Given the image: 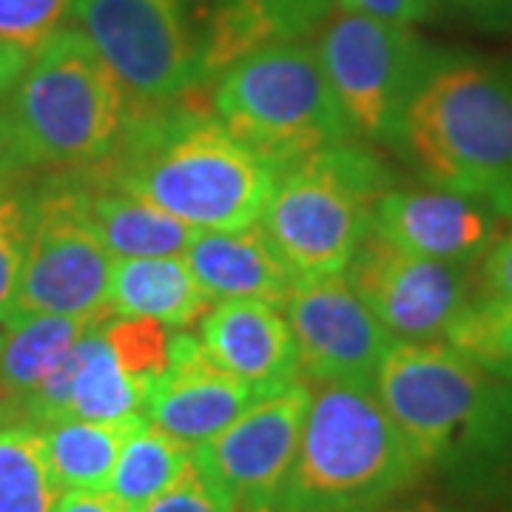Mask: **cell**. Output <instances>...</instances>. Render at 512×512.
Wrapping results in <instances>:
<instances>
[{"label":"cell","instance_id":"1","mask_svg":"<svg viewBox=\"0 0 512 512\" xmlns=\"http://www.w3.org/2000/svg\"><path fill=\"white\" fill-rule=\"evenodd\" d=\"M194 94V92H191ZM185 94L163 106H131L126 131L86 180L134 194L197 231H242L262 220L276 168Z\"/></svg>","mask_w":512,"mask_h":512},{"label":"cell","instance_id":"2","mask_svg":"<svg viewBox=\"0 0 512 512\" xmlns=\"http://www.w3.org/2000/svg\"><path fill=\"white\" fill-rule=\"evenodd\" d=\"M376 396L424 473L476 493L512 470V384L453 345L396 339L376 373Z\"/></svg>","mask_w":512,"mask_h":512},{"label":"cell","instance_id":"3","mask_svg":"<svg viewBox=\"0 0 512 512\" xmlns=\"http://www.w3.org/2000/svg\"><path fill=\"white\" fill-rule=\"evenodd\" d=\"M399 143L424 183L512 220V74L439 55L407 106Z\"/></svg>","mask_w":512,"mask_h":512},{"label":"cell","instance_id":"4","mask_svg":"<svg viewBox=\"0 0 512 512\" xmlns=\"http://www.w3.org/2000/svg\"><path fill=\"white\" fill-rule=\"evenodd\" d=\"M308 390L311 402L276 512H370L419 487L427 473L376 387L319 382Z\"/></svg>","mask_w":512,"mask_h":512},{"label":"cell","instance_id":"5","mask_svg":"<svg viewBox=\"0 0 512 512\" xmlns=\"http://www.w3.org/2000/svg\"><path fill=\"white\" fill-rule=\"evenodd\" d=\"M131 100L80 29H57L12 89L0 177L29 168H89L126 131Z\"/></svg>","mask_w":512,"mask_h":512},{"label":"cell","instance_id":"6","mask_svg":"<svg viewBox=\"0 0 512 512\" xmlns=\"http://www.w3.org/2000/svg\"><path fill=\"white\" fill-rule=\"evenodd\" d=\"M208 103L276 174L353 137L316 46L302 40H274L239 57L217 77Z\"/></svg>","mask_w":512,"mask_h":512},{"label":"cell","instance_id":"7","mask_svg":"<svg viewBox=\"0 0 512 512\" xmlns=\"http://www.w3.org/2000/svg\"><path fill=\"white\" fill-rule=\"evenodd\" d=\"M390 188L379 157L345 140L279 174L259 228L296 279L345 274Z\"/></svg>","mask_w":512,"mask_h":512},{"label":"cell","instance_id":"8","mask_svg":"<svg viewBox=\"0 0 512 512\" xmlns=\"http://www.w3.org/2000/svg\"><path fill=\"white\" fill-rule=\"evenodd\" d=\"M316 55L353 134L399 140L404 114L439 52L410 26L336 12L322 23Z\"/></svg>","mask_w":512,"mask_h":512},{"label":"cell","instance_id":"9","mask_svg":"<svg viewBox=\"0 0 512 512\" xmlns=\"http://www.w3.org/2000/svg\"><path fill=\"white\" fill-rule=\"evenodd\" d=\"M69 15L131 106H163L205 86L183 0H72Z\"/></svg>","mask_w":512,"mask_h":512},{"label":"cell","instance_id":"10","mask_svg":"<svg viewBox=\"0 0 512 512\" xmlns=\"http://www.w3.org/2000/svg\"><path fill=\"white\" fill-rule=\"evenodd\" d=\"M29 242L15 308L20 313L103 316L114 256L86 217L77 180L26 197Z\"/></svg>","mask_w":512,"mask_h":512},{"label":"cell","instance_id":"11","mask_svg":"<svg viewBox=\"0 0 512 512\" xmlns=\"http://www.w3.org/2000/svg\"><path fill=\"white\" fill-rule=\"evenodd\" d=\"M345 279L384 328L407 342L447 336L478 293L470 265L413 254L376 228L359 242Z\"/></svg>","mask_w":512,"mask_h":512},{"label":"cell","instance_id":"12","mask_svg":"<svg viewBox=\"0 0 512 512\" xmlns=\"http://www.w3.org/2000/svg\"><path fill=\"white\" fill-rule=\"evenodd\" d=\"M311 402L293 382L248 407L234 424L194 447V464L231 512H276Z\"/></svg>","mask_w":512,"mask_h":512},{"label":"cell","instance_id":"13","mask_svg":"<svg viewBox=\"0 0 512 512\" xmlns=\"http://www.w3.org/2000/svg\"><path fill=\"white\" fill-rule=\"evenodd\" d=\"M282 311L296 339L302 382L376 387L396 336L356 296L345 274L296 279Z\"/></svg>","mask_w":512,"mask_h":512},{"label":"cell","instance_id":"14","mask_svg":"<svg viewBox=\"0 0 512 512\" xmlns=\"http://www.w3.org/2000/svg\"><path fill=\"white\" fill-rule=\"evenodd\" d=\"M271 393L276 390L242 382L214 365L194 333L174 330L168 367L148 387L143 416L168 436L197 447Z\"/></svg>","mask_w":512,"mask_h":512},{"label":"cell","instance_id":"15","mask_svg":"<svg viewBox=\"0 0 512 512\" xmlns=\"http://www.w3.org/2000/svg\"><path fill=\"white\" fill-rule=\"evenodd\" d=\"M490 205L444 188H390L373 211V228L407 251L453 265H473L501 234Z\"/></svg>","mask_w":512,"mask_h":512},{"label":"cell","instance_id":"16","mask_svg":"<svg viewBox=\"0 0 512 512\" xmlns=\"http://www.w3.org/2000/svg\"><path fill=\"white\" fill-rule=\"evenodd\" d=\"M197 330L208 359L242 382L265 390L302 382L291 322L276 305L259 299L214 302Z\"/></svg>","mask_w":512,"mask_h":512},{"label":"cell","instance_id":"17","mask_svg":"<svg viewBox=\"0 0 512 512\" xmlns=\"http://www.w3.org/2000/svg\"><path fill=\"white\" fill-rule=\"evenodd\" d=\"M183 259L211 302L259 299L285 308L296 285L259 222L242 231H197Z\"/></svg>","mask_w":512,"mask_h":512},{"label":"cell","instance_id":"18","mask_svg":"<svg viewBox=\"0 0 512 512\" xmlns=\"http://www.w3.org/2000/svg\"><path fill=\"white\" fill-rule=\"evenodd\" d=\"M183 256L114 259L109 279L111 316L151 319L171 330H194L211 311Z\"/></svg>","mask_w":512,"mask_h":512},{"label":"cell","instance_id":"19","mask_svg":"<svg viewBox=\"0 0 512 512\" xmlns=\"http://www.w3.org/2000/svg\"><path fill=\"white\" fill-rule=\"evenodd\" d=\"M94 319L66 356L69 376V413L66 419L126 421L146 413V396L151 384L134 373L128 362L111 345L106 319ZM146 419V416H143Z\"/></svg>","mask_w":512,"mask_h":512},{"label":"cell","instance_id":"20","mask_svg":"<svg viewBox=\"0 0 512 512\" xmlns=\"http://www.w3.org/2000/svg\"><path fill=\"white\" fill-rule=\"evenodd\" d=\"M86 217L114 259L137 256H183L197 228L185 225L160 208L137 200L123 188L77 180Z\"/></svg>","mask_w":512,"mask_h":512},{"label":"cell","instance_id":"21","mask_svg":"<svg viewBox=\"0 0 512 512\" xmlns=\"http://www.w3.org/2000/svg\"><path fill=\"white\" fill-rule=\"evenodd\" d=\"M106 316V313H103ZM100 316H57V313L12 311L0 322V376L18 404L46 382L77 339Z\"/></svg>","mask_w":512,"mask_h":512},{"label":"cell","instance_id":"22","mask_svg":"<svg viewBox=\"0 0 512 512\" xmlns=\"http://www.w3.org/2000/svg\"><path fill=\"white\" fill-rule=\"evenodd\" d=\"M140 421L143 416L126 421H86L69 416V419L40 424L37 430L43 439V450L60 490L63 493L106 490L128 433Z\"/></svg>","mask_w":512,"mask_h":512},{"label":"cell","instance_id":"23","mask_svg":"<svg viewBox=\"0 0 512 512\" xmlns=\"http://www.w3.org/2000/svg\"><path fill=\"white\" fill-rule=\"evenodd\" d=\"M191 464L194 447L143 419L128 433L106 493L114 495L128 512H137L151 498L165 493Z\"/></svg>","mask_w":512,"mask_h":512},{"label":"cell","instance_id":"24","mask_svg":"<svg viewBox=\"0 0 512 512\" xmlns=\"http://www.w3.org/2000/svg\"><path fill=\"white\" fill-rule=\"evenodd\" d=\"M60 484L40 430L29 421L0 424V512H55Z\"/></svg>","mask_w":512,"mask_h":512},{"label":"cell","instance_id":"25","mask_svg":"<svg viewBox=\"0 0 512 512\" xmlns=\"http://www.w3.org/2000/svg\"><path fill=\"white\" fill-rule=\"evenodd\" d=\"M444 339L487 373L512 384V296L476 293Z\"/></svg>","mask_w":512,"mask_h":512},{"label":"cell","instance_id":"26","mask_svg":"<svg viewBox=\"0 0 512 512\" xmlns=\"http://www.w3.org/2000/svg\"><path fill=\"white\" fill-rule=\"evenodd\" d=\"M26 242H29L26 197L0 183V322H6V316L15 308Z\"/></svg>","mask_w":512,"mask_h":512},{"label":"cell","instance_id":"27","mask_svg":"<svg viewBox=\"0 0 512 512\" xmlns=\"http://www.w3.org/2000/svg\"><path fill=\"white\" fill-rule=\"evenodd\" d=\"M69 9L72 0H0V43L35 55L60 29Z\"/></svg>","mask_w":512,"mask_h":512},{"label":"cell","instance_id":"28","mask_svg":"<svg viewBox=\"0 0 512 512\" xmlns=\"http://www.w3.org/2000/svg\"><path fill=\"white\" fill-rule=\"evenodd\" d=\"M137 512H231L214 487L202 478L197 464H191L165 493L151 498Z\"/></svg>","mask_w":512,"mask_h":512},{"label":"cell","instance_id":"29","mask_svg":"<svg viewBox=\"0 0 512 512\" xmlns=\"http://www.w3.org/2000/svg\"><path fill=\"white\" fill-rule=\"evenodd\" d=\"M271 20L279 40H299L322 26L330 15L333 0H256Z\"/></svg>","mask_w":512,"mask_h":512},{"label":"cell","instance_id":"30","mask_svg":"<svg viewBox=\"0 0 512 512\" xmlns=\"http://www.w3.org/2000/svg\"><path fill=\"white\" fill-rule=\"evenodd\" d=\"M333 3L342 12H356V15L402 23V26L427 20L436 9V0H333Z\"/></svg>","mask_w":512,"mask_h":512},{"label":"cell","instance_id":"31","mask_svg":"<svg viewBox=\"0 0 512 512\" xmlns=\"http://www.w3.org/2000/svg\"><path fill=\"white\" fill-rule=\"evenodd\" d=\"M478 293L512 296V225L501 231L478 265Z\"/></svg>","mask_w":512,"mask_h":512},{"label":"cell","instance_id":"32","mask_svg":"<svg viewBox=\"0 0 512 512\" xmlns=\"http://www.w3.org/2000/svg\"><path fill=\"white\" fill-rule=\"evenodd\" d=\"M55 512H128L114 495L106 490L100 493H83V490H69L57 498Z\"/></svg>","mask_w":512,"mask_h":512},{"label":"cell","instance_id":"33","mask_svg":"<svg viewBox=\"0 0 512 512\" xmlns=\"http://www.w3.org/2000/svg\"><path fill=\"white\" fill-rule=\"evenodd\" d=\"M29 60H32V55L20 52L9 43H0V97L15 89V83L20 80V74L26 72Z\"/></svg>","mask_w":512,"mask_h":512},{"label":"cell","instance_id":"34","mask_svg":"<svg viewBox=\"0 0 512 512\" xmlns=\"http://www.w3.org/2000/svg\"><path fill=\"white\" fill-rule=\"evenodd\" d=\"M370 512H467V510H458L453 504H444V501H436V498H396V501H390V504H384L379 510H370Z\"/></svg>","mask_w":512,"mask_h":512},{"label":"cell","instance_id":"35","mask_svg":"<svg viewBox=\"0 0 512 512\" xmlns=\"http://www.w3.org/2000/svg\"><path fill=\"white\" fill-rule=\"evenodd\" d=\"M481 18H512V0H450Z\"/></svg>","mask_w":512,"mask_h":512},{"label":"cell","instance_id":"36","mask_svg":"<svg viewBox=\"0 0 512 512\" xmlns=\"http://www.w3.org/2000/svg\"><path fill=\"white\" fill-rule=\"evenodd\" d=\"M3 421H20V413L12 393H9V387L3 384V376H0V424Z\"/></svg>","mask_w":512,"mask_h":512},{"label":"cell","instance_id":"37","mask_svg":"<svg viewBox=\"0 0 512 512\" xmlns=\"http://www.w3.org/2000/svg\"><path fill=\"white\" fill-rule=\"evenodd\" d=\"M6 143H9V117H6V106H0V160L6 154Z\"/></svg>","mask_w":512,"mask_h":512}]
</instances>
